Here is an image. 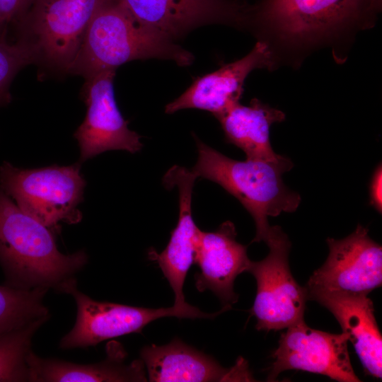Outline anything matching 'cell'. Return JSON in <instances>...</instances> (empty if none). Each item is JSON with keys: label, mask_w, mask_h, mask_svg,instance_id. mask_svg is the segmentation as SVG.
Instances as JSON below:
<instances>
[{"label": "cell", "mask_w": 382, "mask_h": 382, "mask_svg": "<svg viewBox=\"0 0 382 382\" xmlns=\"http://www.w3.org/2000/svg\"><path fill=\"white\" fill-rule=\"evenodd\" d=\"M382 0H259L250 4L249 25L270 49L277 66L301 64L313 50L331 46L335 54L359 30L373 27Z\"/></svg>", "instance_id": "obj_1"}, {"label": "cell", "mask_w": 382, "mask_h": 382, "mask_svg": "<svg viewBox=\"0 0 382 382\" xmlns=\"http://www.w3.org/2000/svg\"><path fill=\"white\" fill-rule=\"evenodd\" d=\"M54 232L22 211L0 188V263L10 286L63 291L87 262L82 250L64 255Z\"/></svg>", "instance_id": "obj_2"}, {"label": "cell", "mask_w": 382, "mask_h": 382, "mask_svg": "<svg viewBox=\"0 0 382 382\" xmlns=\"http://www.w3.org/2000/svg\"><path fill=\"white\" fill-rule=\"evenodd\" d=\"M171 60L185 66L193 54L175 41L137 22L112 0H100L67 74L85 79L137 59Z\"/></svg>", "instance_id": "obj_3"}, {"label": "cell", "mask_w": 382, "mask_h": 382, "mask_svg": "<svg viewBox=\"0 0 382 382\" xmlns=\"http://www.w3.org/2000/svg\"><path fill=\"white\" fill-rule=\"evenodd\" d=\"M193 136L197 160L192 171L197 178L219 184L238 199L255 221L256 233L252 242H265L271 228L268 217L294 212L301 203L299 194L289 190L282 180V175L294 166L291 160L237 161Z\"/></svg>", "instance_id": "obj_4"}, {"label": "cell", "mask_w": 382, "mask_h": 382, "mask_svg": "<svg viewBox=\"0 0 382 382\" xmlns=\"http://www.w3.org/2000/svg\"><path fill=\"white\" fill-rule=\"evenodd\" d=\"M81 164L24 169L4 161L0 166V188L22 211L59 233L60 222L74 224L82 219L78 207L86 181Z\"/></svg>", "instance_id": "obj_5"}, {"label": "cell", "mask_w": 382, "mask_h": 382, "mask_svg": "<svg viewBox=\"0 0 382 382\" xmlns=\"http://www.w3.org/2000/svg\"><path fill=\"white\" fill-rule=\"evenodd\" d=\"M100 0H35L15 25L40 62L67 73Z\"/></svg>", "instance_id": "obj_6"}, {"label": "cell", "mask_w": 382, "mask_h": 382, "mask_svg": "<svg viewBox=\"0 0 382 382\" xmlns=\"http://www.w3.org/2000/svg\"><path fill=\"white\" fill-rule=\"evenodd\" d=\"M265 242L269 254L260 261H251L247 271L257 282V294L250 312L257 319V330H279L304 321L306 291L291 274V242L281 227L271 226Z\"/></svg>", "instance_id": "obj_7"}, {"label": "cell", "mask_w": 382, "mask_h": 382, "mask_svg": "<svg viewBox=\"0 0 382 382\" xmlns=\"http://www.w3.org/2000/svg\"><path fill=\"white\" fill-rule=\"evenodd\" d=\"M64 293L71 294L76 304V320L71 330L59 343L64 349L96 346L98 343L122 335L141 332L152 321L165 317L178 318H214L221 314L202 312L191 306L187 308H148L93 300L76 288V281L67 284Z\"/></svg>", "instance_id": "obj_8"}, {"label": "cell", "mask_w": 382, "mask_h": 382, "mask_svg": "<svg viewBox=\"0 0 382 382\" xmlns=\"http://www.w3.org/2000/svg\"><path fill=\"white\" fill-rule=\"evenodd\" d=\"M137 22L174 41L201 26L248 28L245 0H112Z\"/></svg>", "instance_id": "obj_9"}, {"label": "cell", "mask_w": 382, "mask_h": 382, "mask_svg": "<svg viewBox=\"0 0 382 382\" xmlns=\"http://www.w3.org/2000/svg\"><path fill=\"white\" fill-rule=\"evenodd\" d=\"M329 254L305 286L306 291L366 295L381 286L382 248L359 224L340 240L327 238Z\"/></svg>", "instance_id": "obj_10"}, {"label": "cell", "mask_w": 382, "mask_h": 382, "mask_svg": "<svg viewBox=\"0 0 382 382\" xmlns=\"http://www.w3.org/2000/svg\"><path fill=\"white\" fill-rule=\"evenodd\" d=\"M345 333L333 334L308 327L305 321L287 328L272 354L268 381L286 370L296 369L325 375L340 382L361 381L349 358Z\"/></svg>", "instance_id": "obj_11"}, {"label": "cell", "mask_w": 382, "mask_h": 382, "mask_svg": "<svg viewBox=\"0 0 382 382\" xmlns=\"http://www.w3.org/2000/svg\"><path fill=\"white\" fill-rule=\"evenodd\" d=\"M115 69L101 71L86 79L83 97L86 105L84 120L74 134L80 149L81 163L110 150L134 154L143 144L141 136L130 130L114 94Z\"/></svg>", "instance_id": "obj_12"}, {"label": "cell", "mask_w": 382, "mask_h": 382, "mask_svg": "<svg viewBox=\"0 0 382 382\" xmlns=\"http://www.w3.org/2000/svg\"><path fill=\"white\" fill-rule=\"evenodd\" d=\"M275 68L276 62L268 45L257 40L243 58L197 77L183 94L166 105L165 112L171 114L183 109L197 108L218 117L239 103L245 80L251 71Z\"/></svg>", "instance_id": "obj_13"}, {"label": "cell", "mask_w": 382, "mask_h": 382, "mask_svg": "<svg viewBox=\"0 0 382 382\" xmlns=\"http://www.w3.org/2000/svg\"><path fill=\"white\" fill-rule=\"evenodd\" d=\"M234 224L226 221L212 232L199 228L195 241V262L199 272L195 274L199 291H212L224 306L231 308L238 301L233 291L236 278L247 272L251 260L247 247L236 241Z\"/></svg>", "instance_id": "obj_14"}, {"label": "cell", "mask_w": 382, "mask_h": 382, "mask_svg": "<svg viewBox=\"0 0 382 382\" xmlns=\"http://www.w3.org/2000/svg\"><path fill=\"white\" fill-rule=\"evenodd\" d=\"M197 176L185 168L175 166L163 177L168 188L176 186L179 192V217L166 248L160 253L154 249L149 257L156 261L168 280L175 296L176 308L190 307L185 301L183 284L190 266L195 262V241L199 228L192 214V195Z\"/></svg>", "instance_id": "obj_15"}, {"label": "cell", "mask_w": 382, "mask_h": 382, "mask_svg": "<svg viewBox=\"0 0 382 382\" xmlns=\"http://www.w3.org/2000/svg\"><path fill=\"white\" fill-rule=\"evenodd\" d=\"M140 355L151 382L253 381L244 359L231 368H224L213 357L179 339L165 345L145 346Z\"/></svg>", "instance_id": "obj_16"}, {"label": "cell", "mask_w": 382, "mask_h": 382, "mask_svg": "<svg viewBox=\"0 0 382 382\" xmlns=\"http://www.w3.org/2000/svg\"><path fill=\"white\" fill-rule=\"evenodd\" d=\"M307 299L330 311L348 335L366 374L382 376V338L372 301L366 295L306 291Z\"/></svg>", "instance_id": "obj_17"}, {"label": "cell", "mask_w": 382, "mask_h": 382, "mask_svg": "<svg viewBox=\"0 0 382 382\" xmlns=\"http://www.w3.org/2000/svg\"><path fill=\"white\" fill-rule=\"evenodd\" d=\"M127 353L117 342L107 346V358L100 362L79 364L57 359H42L32 350L27 356L29 381L37 382H125L146 381L141 359L125 364Z\"/></svg>", "instance_id": "obj_18"}, {"label": "cell", "mask_w": 382, "mask_h": 382, "mask_svg": "<svg viewBox=\"0 0 382 382\" xmlns=\"http://www.w3.org/2000/svg\"><path fill=\"white\" fill-rule=\"evenodd\" d=\"M228 142L244 151L246 158L276 162L284 156L273 150L270 129L285 120V114L253 98L249 105L236 103L216 117Z\"/></svg>", "instance_id": "obj_19"}, {"label": "cell", "mask_w": 382, "mask_h": 382, "mask_svg": "<svg viewBox=\"0 0 382 382\" xmlns=\"http://www.w3.org/2000/svg\"><path fill=\"white\" fill-rule=\"evenodd\" d=\"M47 289L0 285V335L32 321L48 318L42 303Z\"/></svg>", "instance_id": "obj_20"}, {"label": "cell", "mask_w": 382, "mask_h": 382, "mask_svg": "<svg viewBox=\"0 0 382 382\" xmlns=\"http://www.w3.org/2000/svg\"><path fill=\"white\" fill-rule=\"evenodd\" d=\"M47 320L38 319L0 335V381H29L27 356L31 340Z\"/></svg>", "instance_id": "obj_21"}, {"label": "cell", "mask_w": 382, "mask_h": 382, "mask_svg": "<svg viewBox=\"0 0 382 382\" xmlns=\"http://www.w3.org/2000/svg\"><path fill=\"white\" fill-rule=\"evenodd\" d=\"M37 62L36 52L32 45L18 40L8 42L0 39V107L10 103V85L17 73L24 66Z\"/></svg>", "instance_id": "obj_22"}, {"label": "cell", "mask_w": 382, "mask_h": 382, "mask_svg": "<svg viewBox=\"0 0 382 382\" xmlns=\"http://www.w3.org/2000/svg\"><path fill=\"white\" fill-rule=\"evenodd\" d=\"M35 0H0V16L8 23L16 24Z\"/></svg>", "instance_id": "obj_23"}, {"label": "cell", "mask_w": 382, "mask_h": 382, "mask_svg": "<svg viewBox=\"0 0 382 382\" xmlns=\"http://www.w3.org/2000/svg\"><path fill=\"white\" fill-rule=\"evenodd\" d=\"M381 165H378L376 168L370 183L369 194L370 204L379 212L381 213Z\"/></svg>", "instance_id": "obj_24"}, {"label": "cell", "mask_w": 382, "mask_h": 382, "mask_svg": "<svg viewBox=\"0 0 382 382\" xmlns=\"http://www.w3.org/2000/svg\"><path fill=\"white\" fill-rule=\"evenodd\" d=\"M8 24L0 16V39L6 38V28Z\"/></svg>", "instance_id": "obj_25"}]
</instances>
